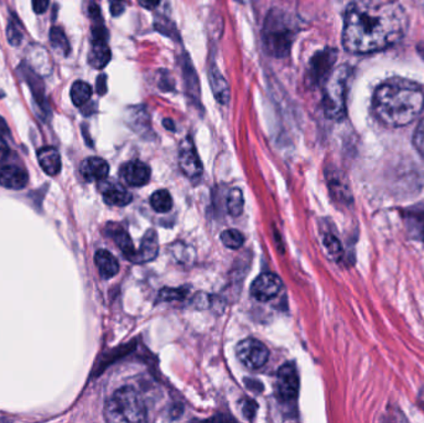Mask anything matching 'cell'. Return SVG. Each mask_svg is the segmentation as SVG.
<instances>
[{
  "label": "cell",
  "mask_w": 424,
  "mask_h": 423,
  "mask_svg": "<svg viewBox=\"0 0 424 423\" xmlns=\"http://www.w3.org/2000/svg\"><path fill=\"white\" fill-rule=\"evenodd\" d=\"M407 11L397 0H352L344 16L342 46L356 55L397 45L409 30Z\"/></svg>",
  "instance_id": "1"
},
{
  "label": "cell",
  "mask_w": 424,
  "mask_h": 423,
  "mask_svg": "<svg viewBox=\"0 0 424 423\" xmlns=\"http://www.w3.org/2000/svg\"><path fill=\"white\" fill-rule=\"evenodd\" d=\"M372 108L377 120L386 127L409 126L423 112V89L411 80H386L373 94Z\"/></svg>",
  "instance_id": "2"
},
{
  "label": "cell",
  "mask_w": 424,
  "mask_h": 423,
  "mask_svg": "<svg viewBox=\"0 0 424 423\" xmlns=\"http://www.w3.org/2000/svg\"><path fill=\"white\" fill-rule=\"evenodd\" d=\"M298 27L292 15L281 9H272L268 13L262 27L263 47L273 58L289 56Z\"/></svg>",
  "instance_id": "3"
},
{
  "label": "cell",
  "mask_w": 424,
  "mask_h": 423,
  "mask_svg": "<svg viewBox=\"0 0 424 423\" xmlns=\"http://www.w3.org/2000/svg\"><path fill=\"white\" fill-rule=\"evenodd\" d=\"M105 417L110 423L146 422L147 408L136 389L121 387L105 403Z\"/></svg>",
  "instance_id": "4"
},
{
  "label": "cell",
  "mask_w": 424,
  "mask_h": 423,
  "mask_svg": "<svg viewBox=\"0 0 424 423\" xmlns=\"http://www.w3.org/2000/svg\"><path fill=\"white\" fill-rule=\"evenodd\" d=\"M351 68L346 65L336 68L325 81L323 110L326 118L341 120L346 115V96L351 79Z\"/></svg>",
  "instance_id": "5"
},
{
  "label": "cell",
  "mask_w": 424,
  "mask_h": 423,
  "mask_svg": "<svg viewBox=\"0 0 424 423\" xmlns=\"http://www.w3.org/2000/svg\"><path fill=\"white\" fill-rule=\"evenodd\" d=\"M336 58H338V51L331 47L320 50L310 58L309 66L305 76V84H308V87L314 89L329 79L331 70L335 65Z\"/></svg>",
  "instance_id": "6"
},
{
  "label": "cell",
  "mask_w": 424,
  "mask_h": 423,
  "mask_svg": "<svg viewBox=\"0 0 424 423\" xmlns=\"http://www.w3.org/2000/svg\"><path fill=\"white\" fill-rule=\"evenodd\" d=\"M236 356L247 369L257 370L267 364L269 351L262 341L253 338H247L240 341L236 346Z\"/></svg>",
  "instance_id": "7"
},
{
  "label": "cell",
  "mask_w": 424,
  "mask_h": 423,
  "mask_svg": "<svg viewBox=\"0 0 424 423\" xmlns=\"http://www.w3.org/2000/svg\"><path fill=\"white\" fill-rule=\"evenodd\" d=\"M276 391L281 401L290 403L299 393V375L293 362H287L278 370Z\"/></svg>",
  "instance_id": "8"
},
{
  "label": "cell",
  "mask_w": 424,
  "mask_h": 423,
  "mask_svg": "<svg viewBox=\"0 0 424 423\" xmlns=\"http://www.w3.org/2000/svg\"><path fill=\"white\" fill-rule=\"evenodd\" d=\"M179 165L188 179H198L203 174V164L195 148L194 141L186 137L179 148Z\"/></svg>",
  "instance_id": "9"
},
{
  "label": "cell",
  "mask_w": 424,
  "mask_h": 423,
  "mask_svg": "<svg viewBox=\"0 0 424 423\" xmlns=\"http://www.w3.org/2000/svg\"><path fill=\"white\" fill-rule=\"evenodd\" d=\"M282 286V279L277 274L263 273L252 283L251 294L259 302H269L277 297Z\"/></svg>",
  "instance_id": "10"
},
{
  "label": "cell",
  "mask_w": 424,
  "mask_h": 423,
  "mask_svg": "<svg viewBox=\"0 0 424 423\" xmlns=\"http://www.w3.org/2000/svg\"><path fill=\"white\" fill-rule=\"evenodd\" d=\"M122 179L131 187H143L150 180V168L141 160H131L121 168Z\"/></svg>",
  "instance_id": "11"
},
{
  "label": "cell",
  "mask_w": 424,
  "mask_h": 423,
  "mask_svg": "<svg viewBox=\"0 0 424 423\" xmlns=\"http://www.w3.org/2000/svg\"><path fill=\"white\" fill-rule=\"evenodd\" d=\"M326 182H328L330 194L336 201H339L341 204H350L352 201L351 190L342 172H339L335 168H329L326 170Z\"/></svg>",
  "instance_id": "12"
},
{
  "label": "cell",
  "mask_w": 424,
  "mask_h": 423,
  "mask_svg": "<svg viewBox=\"0 0 424 423\" xmlns=\"http://www.w3.org/2000/svg\"><path fill=\"white\" fill-rule=\"evenodd\" d=\"M100 190L105 203L113 206H127L133 198L131 194L121 184L107 182L105 179L100 182Z\"/></svg>",
  "instance_id": "13"
},
{
  "label": "cell",
  "mask_w": 424,
  "mask_h": 423,
  "mask_svg": "<svg viewBox=\"0 0 424 423\" xmlns=\"http://www.w3.org/2000/svg\"><path fill=\"white\" fill-rule=\"evenodd\" d=\"M79 172L87 182H102L108 177L110 165L102 158H87L81 164Z\"/></svg>",
  "instance_id": "14"
},
{
  "label": "cell",
  "mask_w": 424,
  "mask_h": 423,
  "mask_svg": "<svg viewBox=\"0 0 424 423\" xmlns=\"http://www.w3.org/2000/svg\"><path fill=\"white\" fill-rule=\"evenodd\" d=\"M29 182L27 172L16 165L0 168V185L11 190H20L27 187Z\"/></svg>",
  "instance_id": "15"
},
{
  "label": "cell",
  "mask_w": 424,
  "mask_h": 423,
  "mask_svg": "<svg viewBox=\"0 0 424 423\" xmlns=\"http://www.w3.org/2000/svg\"><path fill=\"white\" fill-rule=\"evenodd\" d=\"M404 219L409 235L424 242V204L416 205L406 210Z\"/></svg>",
  "instance_id": "16"
},
{
  "label": "cell",
  "mask_w": 424,
  "mask_h": 423,
  "mask_svg": "<svg viewBox=\"0 0 424 423\" xmlns=\"http://www.w3.org/2000/svg\"><path fill=\"white\" fill-rule=\"evenodd\" d=\"M158 251H159V241H158L157 232L154 230H148L147 234L143 237L139 250H136L133 263L141 265V263L153 261L158 256Z\"/></svg>",
  "instance_id": "17"
},
{
  "label": "cell",
  "mask_w": 424,
  "mask_h": 423,
  "mask_svg": "<svg viewBox=\"0 0 424 423\" xmlns=\"http://www.w3.org/2000/svg\"><path fill=\"white\" fill-rule=\"evenodd\" d=\"M209 80L216 101L221 105H227L230 101V87L215 63L210 65Z\"/></svg>",
  "instance_id": "18"
},
{
  "label": "cell",
  "mask_w": 424,
  "mask_h": 423,
  "mask_svg": "<svg viewBox=\"0 0 424 423\" xmlns=\"http://www.w3.org/2000/svg\"><path fill=\"white\" fill-rule=\"evenodd\" d=\"M37 159L40 163L42 170L47 175L55 177L61 170V156L56 148L53 146H44L37 153Z\"/></svg>",
  "instance_id": "19"
},
{
  "label": "cell",
  "mask_w": 424,
  "mask_h": 423,
  "mask_svg": "<svg viewBox=\"0 0 424 423\" xmlns=\"http://www.w3.org/2000/svg\"><path fill=\"white\" fill-rule=\"evenodd\" d=\"M94 262L100 271L101 276L105 279L115 277L120 272V263L117 261V258L107 250H98L96 252Z\"/></svg>",
  "instance_id": "20"
},
{
  "label": "cell",
  "mask_w": 424,
  "mask_h": 423,
  "mask_svg": "<svg viewBox=\"0 0 424 423\" xmlns=\"http://www.w3.org/2000/svg\"><path fill=\"white\" fill-rule=\"evenodd\" d=\"M112 53L107 42L94 40L89 53V63L94 68L102 70L110 63Z\"/></svg>",
  "instance_id": "21"
},
{
  "label": "cell",
  "mask_w": 424,
  "mask_h": 423,
  "mask_svg": "<svg viewBox=\"0 0 424 423\" xmlns=\"http://www.w3.org/2000/svg\"><path fill=\"white\" fill-rule=\"evenodd\" d=\"M108 234L112 236V239L115 240L117 246L120 247V250L123 252V255L126 256L128 261L133 262L134 256H136V250L133 246V241L128 235L127 231L123 230L121 226L112 225L108 226Z\"/></svg>",
  "instance_id": "22"
},
{
  "label": "cell",
  "mask_w": 424,
  "mask_h": 423,
  "mask_svg": "<svg viewBox=\"0 0 424 423\" xmlns=\"http://www.w3.org/2000/svg\"><path fill=\"white\" fill-rule=\"evenodd\" d=\"M20 71L24 79L27 80V84L30 86L37 103L42 105L45 102V97H44L45 92H44V84H42L40 76L35 71H32L30 68H21Z\"/></svg>",
  "instance_id": "23"
},
{
  "label": "cell",
  "mask_w": 424,
  "mask_h": 423,
  "mask_svg": "<svg viewBox=\"0 0 424 423\" xmlns=\"http://www.w3.org/2000/svg\"><path fill=\"white\" fill-rule=\"evenodd\" d=\"M183 71L184 77L186 81V89H188V94H190V97L195 102H199L200 101V91H199V81H198V76L195 73V70L191 63H188V58L186 61L183 63Z\"/></svg>",
  "instance_id": "24"
},
{
  "label": "cell",
  "mask_w": 424,
  "mask_h": 423,
  "mask_svg": "<svg viewBox=\"0 0 424 423\" xmlns=\"http://www.w3.org/2000/svg\"><path fill=\"white\" fill-rule=\"evenodd\" d=\"M150 205H152L153 209L155 210L157 213L165 214V213H169L172 210V208H173V198H172V195H170L168 190L162 189V190L155 191L150 196Z\"/></svg>",
  "instance_id": "25"
},
{
  "label": "cell",
  "mask_w": 424,
  "mask_h": 423,
  "mask_svg": "<svg viewBox=\"0 0 424 423\" xmlns=\"http://www.w3.org/2000/svg\"><path fill=\"white\" fill-rule=\"evenodd\" d=\"M92 96V87L84 81H76L71 87V99L75 106L81 107L89 102Z\"/></svg>",
  "instance_id": "26"
},
{
  "label": "cell",
  "mask_w": 424,
  "mask_h": 423,
  "mask_svg": "<svg viewBox=\"0 0 424 423\" xmlns=\"http://www.w3.org/2000/svg\"><path fill=\"white\" fill-rule=\"evenodd\" d=\"M243 194L238 188L232 189L227 196V211L231 216H240L243 211Z\"/></svg>",
  "instance_id": "27"
},
{
  "label": "cell",
  "mask_w": 424,
  "mask_h": 423,
  "mask_svg": "<svg viewBox=\"0 0 424 423\" xmlns=\"http://www.w3.org/2000/svg\"><path fill=\"white\" fill-rule=\"evenodd\" d=\"M50 42L53 45L55 50H58V53H63V56H68L70 53V42L68 37L65 35V32L60 27H53L50 32Z\"/></svg>",
  "instance_id": "28"
},
{
  "label": "cell",
  "mask_w": 424,
  "mask_h": 423,
  "mask_svg": "<svg viewBox=\"0 0 424 423\" xmlns=\"http://www.w3.org/2000/svg\"><path fill=\"white\" fill-rule=\"evenodd\" d=\"M221 241L222 244L231 250H238L241 248L243 242H245V237L242 235L241 232L235 229H229L225 230L221 234Z\"/></svg>",
  "instance_id": "29"
},
{
  "label": "cell",
  "mask_w": 424,
  "mask_h": 423,
  "mask_svg": "<svg viewBox=\"0 0 424 423\" xmlns=\"http://www.w3.org/2000/svg\"><path fill=\"white\" fill-rule=\"evenodd\" d=\"M324 246L328 253L335 261H340L341 258L344 257V248H342V245H341L340 241L336 236L326 234L324 236Z\"/></svg>",
  "instance_id": "30"
},
{
  "label": "cell",
  "mask_w": 424,
  "mask_h": 423,
  "mask_svg": "<svg viewBox=\"0 0 424 423\" xmlns=\"http://www.w3.org/2000/svg\"><path fill=\"white\" fill-rule=\"evenodd\" d=\"M6 37H8V42H11L13 46H16L20 44L23 40V32L19 29V25L16 24L15 21L11 20L8 25V30H6Z\"/></svg>",
  "instance_id": "31"
},
{
  "label": "cell",
  "mask_w": 424,
  "mask_h": 423,
  "mask_svg": "<svg viewBox=\"0 0 424 423\" xmlns=\"http://www.w3.org/2000/svg\"><path fill=\"white\" fill-rule=\"evenodd\" d=\"M413 144L417 152L424 159V118L419 122L417 130L414 132Z\"/></svg>",
  "instance_id": "32"
},
{
  "label": "cell",
  "mask_w": 424,
  "mask_h": 423,
  "mask_svg": "<svg viewBox=\"0 0 424 423\" xmlns=\"http://www.w3.org/2000/svg\"><path fill=\"white\" fill-rule=\"evenodd\" d=\"M185 297V291L184 289H170V288H164L162 291L159 293V298L162 301H180Z\"/></svg>",
  "instance_id": "33"
},
{
  "label": "cell",
  "mask_w": 424,
  "mask_h": 423,
  "mask_svg": "<svg viewBox=\"0 0 424 423\" xmlns=\"http://www.w3.org/2000/svg\"><path fill=\"white\" fill-rule=\"evenodd\" d=\"M110 9L112 15H121L124 11V0H110Z\"/></svg>",
  "instance_id": "34"
},
{
  "label": "cell",
  "mask_w": 424,
  "mask_h": 423,
  "mask_svg": "<svg viewBox=\"0 0 424 423\" xmlns=\"http://www.w3.org/2000/svg\"><path fill=\"white\" fill-rule=\"evenodd\" d=\"M32 9L37 14H44L50 4V0H32Z\"/></svg>",
  "instance_id": "35"
},
{
  "label": "cell",
  "mask_w": 424,
  "mask_h": 423,
  "mask_svg": "<svg viewBox=\"0 0 424 423\" xmlns=\"http://www.w3.org/2000/svg\"><path fill=\"white\" fill-rule=\"evenodd\" d=\"M96 89H97V94H101V96H103L107 92V76L105 73H102L97 77Z\"/></svg>",
  "instance_id": "36"
},
{
  "label": "cell",
  "mask_w": 424,
  "mask_h": 423,
  "mask_svg": "<svg viewBox=\"0 0 424 423\" xmlns=\"http://www.w3.org/2000/svg\"><path fill=\"white\" fill-rule=\"evenodd\" d=\"M9 156V146L6 144V141L0 137V162L6 160Z\"/></svg>",
  "instance_id": "37"
},
{
  "label": "cell",
  "mask_w": 424,
  "mask_h": 423,
  "mask_svg": "<svg viewBox=\"0 0 424 423\" xmlns=\"http://www.w3.org/2000/svg\"><path fill=\"white\" fill-rule=\"evenodd\" d=\"M138 1H139V4H141L143 8L149 9V11H153V9H155V8L160 4L162 0H138Z\"/></svg>",
  "instance_id": "38"
},
{
  "label": "cell",
  "mask_w": 424,
  "mask_h": 423,
  "mask_svg": "<svg viewBox=\"0 0 424 423\" xmlns=\"http://www.w3.org/2000/svg\"><path fill=\"white\" fill-rule=\"evenodd\" d=\"M256 408L257 406L256 405H255V403H253V401H248V403H247L246 406L243 408V412H245V415H246L247 418H248V419H252V418H253V416H255V411H256Z\"/></svg>",
  "instance_id": "39"
},
{
  "label": "cell",
  "mask_w": 424,
  "mask_h": 423,
  "mask_svg": "<svg viewBox=\"0 0 424 423\" xmlns=\"http://www.w3.org/2000/svg\"><path fill=\"white\" fill-rule=\"evenodd\" d=\"M162 125H164V127H165V128H167V130H168V131H170V132L175 131V125H174L173 120H169V118H167V120H162Z\"/></svg>",
  "instance_id": "40"
},
{
  "label": "cell",
  "mask_w": 424,
  "mask_h": 423,
  "mask_svg": "<svg viewBox=\"0 0 424 423\" xmlns=\"http://www.w3.org/2000/svg\"><path fill=\"white\" fill-rule=\"evenodd\" d=\"M419 406L423 408L424 411V387L422 389V391L419 392L418 396Z\"/></svg>",
  "instance_id": "41"
},
{
  "label": "cell",
  "mask_w": 424,
  "mask_h": 423,
  "mask_svg": "<svg viewBox=\"0 0 424 423\" xmlns=\"http://www.w3.org/2000/svg\"><path fill=\"white\" fill-rule=\"evenodd\" d=\"M418 53H420V56L424 58V44L418 45Z\"/></svg>",
  "instance_id": "42"
},
{
  "label": "cell",
  "mask_w": 424,
  "mask_h": 423,
  "mask_svg": "<svg viewBox=\"0 0 424 423\" xmlns=\"http://www.w3.org/2000/svg\"><path fill=\"white\" fill-rule=\"evenodd\" d=\"M237 1H240V3H246L248 0H237Z\"/></svg>",
  "instance_id": "43"
},
{
  "label": "cell",
  "mask_w": 424,
  "mask_h": 423,
  "mask_svg": "<svg viewBox=\"0 0 424 423\" xmlns=\"http://www.w3.org/2000/svg\"><path fill=\"white\" fill-rule=\"evenodd\" d=\"M420 1H422V3H423V4H424V0H420Z\"/></svg>",
  "instance_id": "44"
}]
</instances>
